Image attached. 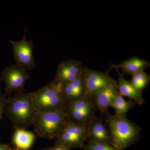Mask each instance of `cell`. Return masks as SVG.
I'll use <instances>...</instances> for the list:
<instances>
[{
  "label": "cell",
  "instance_id": "1",
  "mask_svg": "<svg viewBox=\"0 0 150 150\" xmlns=\"http://www.w3.org/2000/svg\"><path fill=\"white\" fill-rule=\"evenodd\" d=\"M105 115V122L110 133V145L115 149L124 150L139 141L142 129L126 116L108 112Z\"/></svg>",
  "mask_w": 150,
  "mask_h": 150
},
{
  "label": "cell",
  "instance_id": "2",
  "mask_svg": "<svg viewBox=\"0 0 150 150\" xmlns=\"http://www.w3.org/2000/svg\"><path fill=\"white\" fill-rule=\"evenodd\" d=\"M37 111L33 101L32 92L17 93L7 98L4 114L15 129H26L32 125Z\"/></svg>",
  "mask_w": 150,
  "mask_h": 150
},
{
  "label": "cell",
  "instance_id": "3",
  "mask_svg": "<svg viewBox=\"0 0 150 150\" xmlns=\"http://www.w3.org/2000/svg\"><path fill=\"white\" fill-rule=\"evenodd\" d=\"M64 109L37 112L32 125L36 135L46 139H56L68 122Z\"/></svg>",
  "mask_w": 150,
  "mask_h": 150
},
{
  "label": "cell",
  "instance_id": "4",
  "mask_svg": "<svg viewBox=\"0 0 150 150\" xmlns=\"http://www.w3.org/2000/svg\"><path fill=\"white\" fill-rule=\"evenodd\" d=\"M62 88L53 81L32 92L33 101L37 112H48L64 108Z\"/></svg>",
  "mask_w": 150,
  "mask_h": 150
},
{
  "label": "cell",
  "instance_id": "5",
  "mask_svg": "<svg viewBox=\"0 0 150 150\" xmlns=\"http://www.w3.org/2000/svg\"><path fill=\"white\" fill-rule=\"evenodd\" d=\"M64 109L68 121L77 125L88 126L96 116V108L93 97L82 98L65 103Z\"/></svg>",
  "mask_w": 150,
  "mask_h": 150
},
{
  "label": "cell",
  "instance_id": "6",
  "mask_svg": "<svg viewBox=\"0 0 150 150\" xmlns=\"http://www.w3.org/2000/svg\"><path fill=\"white\" fill-rule=\"evenodd\" d=\"M88 126L77 125L68 121L56 139L55 144L67 149L82 148L88 139Z\"/></svg>",
  "mask_w": 150,
  "mask_h": 150
},
{
  "label": "cell",
  "instance_id": "7",
  "mask_svg": "<svg viewBox=\"0 0 150 150\" xmlns=\"http://www.w3.org/2000/svg\"><path fill=\"white\" fill-rule=\"evenodd\" d=\"M0 77L1 81L5 83L6 94L8 96L24 92L25 84L29 79L27 71L16 64L3 69Z\"/></svg>",
  "mask_w": 150,
  "mask_h": 150
},
{
  "label": "cell",
  "instance_id": "8",
  "mask_svg": "<svg viewBox=\"0 0 150 150\" xmlns=\"http://www.w3.org/2000/svg\"><path fill=\"white\" fill-rule=\"evenodd\" d=\"M26 30L21 40L15 41L10 40L13 49V56L16 63L26 71L35 69L36 64L33 54V42L26 39Z\"/></svg>",
  "mask_w": 150,
  "mask_h": 150
},
{
  "label": "cell",
  "instance_id": "9",
  "mask_svg": "<svg viewBox=\"0 0 150 150\" xmlns=\"http://www.w3.org/2000/svg\"><path fill=\"white\" fill-rule=\"evenodd\" d=\"M86 95L93 97L108 87L117 84V81L110 77L108 72L102 73L84 67Z\"/></svg>",
  "mask_w": 150,
  "mask_h": 150
},
{
  "label": "cell",
  "instance_id": "10",
  "mask_svg": "<svg viewBox=\"0 0 150 150\" xmlns=\"http://www.w3.org/2000/svg\"><path fill=\"white\" fill-rule=\"evenodd\" d=\"M84 68L80 61L73 59L65 60L58 65L53 81L63 88L65 85L79 77L83 72Z\"/></svg>",
  "mask_w": 150,
  "mask_h": 150
},
{
  "label": "cell",
  "instance_id": "11",
  "mask_svg": "<svg viewBox=\"0 0 150 150\" xmlns=\"http://www.w3.org/2000/svg\"><path fill=\"white\" fill-rule=\"evenodd\" d=\"M86 96L84 72L74 81L65 85L62 96L65 103L82 98Z\"/></svg>",
  "mask_w": 150,
  "mask_h": 150
},
{
  "label": "cell",
  "instance_id": "12",
  "mask_svg": "<svg viewBox=\"0 0 150 150\" xmlns=\"http://www.w3.org/2000/svg\"><path fill=\"white\" fill-rule=\"evenodd\" d=\"M88 139L110 145V133L107 126L102 119L97 116H96L89 124Z\"/></svg>",
  "mask_w": 150,
  "mask_h": 150
},
{
  "label": "cell",
  "instance_id": "13",
  "mask_svg": "<svg viewBox=\"0 0 150 150\" xmlns=\"http://www.w3.org/2000/svg\"><path fill=\"white\" fill-rule=\"evenodd\" d=\"M118 75V80L117 81V88L118 93L122 96L129 98L133 100L137 104L143 105L144 100L142 96V92L135 88L130 81L126 80L119 71V70L115 69Z\"/></svg>",
  "mask_w": 150,
  "mask_h": 150
},
{
  "label": "cell",
  "instance_id": "14",
  "mask_svg": "<svg viewBox=\"0 0 150 150\" xmlns=\"http://www.w3.org/2000/svg\"><path fill=\"white\" fill-rule=\"evenodd\" d=\"M117 92L118 90L116 84L108 87L94 96L95 106L101 114L105 115L108 112L110 104Z\"/></svg>",
  "mask_w": 150,
  "mask_h": 150
},
{
  "label": "cell",
  "instance_id": "15",
  "mask_svg": "<svg viewBox=\"0 0 150 150\" xmlns=\"http://www.w3.org/2000/svg\"><path fill=\"white\" fill-rule=\"evenodd\" d=\"M150 63L146 60L134 56L123 61L118 64L110 65V68L114 69H121L124 74L132 76L141 71H144L149 67Z\"/></svg>",
  "mask_w": 150,
  "mask_h": 150
},
{
  "label": "cell",
  "instance_id": "16",
  "mask_svg": "<svg viewBox=\"0 0 150 150\" xmlns=\"http://www.w3.org/2000/svg\"><path fill=\"white\" fill-rule=\"evenodd\" d=\"M35 139V134L31 131L25 129H15L12 137L13 148L17 150H29Z\"/></svg>",
  "mask_w": 150,
  "mask_h": 150
},
{
  "label": "cell",
  "instance_id": "17",
  "mask_svg": "<svg viewBox=\"0 0 150 150\" xmlns=\"http://www.w3.org/2000/svg\"><path fill=\"white\" fill-rule=\"evenodd\" d=\"M135 105V103L131 100L124 99L118 91L110 104V107L112 108L115 110V115L126 117V113Z\"/></svg>",
  "mask_w": 150,
  "mask_h": 150
},
{
  "label": "cell",
  "instance_id": "18",
  "mask_svg": "<svg viewBox=\"0 0 150 150\" xmlns=\"http://www.w3.org/2000/svg\"><path fill=\"white\" fill-rule=\"evenodd\" d=\"M132 76V79L130 81L131 83L137 90L142 92L149 83L150 76L144 71L136 73Z\"/></svg>",
  "mask_w": 150,
  "mask_h": 150
},
{
  "label": "cell",
  "instance_id": "19",
  "mask_svg": "<svg viewBox=\"0 0 150 150\" xmlns=\"http://www.w3.org/2000/svg\"><path fill=\"white\" fill-rule=\"evenodd\" d=\"M84 150H116L111 145L106 143L89 140L83 147Z\"/></svg>",
  "mask_w": 150,
  "mask_h": 150
},
{
  "label": "cell",
  "instance_id": "20",
  "mask_svg": "<svg viewBox=\"0 0 150 150\" xmlns=\"http://www.w3.org/2000/svg\"><path fill=\"white\" fill-rule=\"evenodd\" d=\"M1 77H0V120L1 119L3 114L4 112L6 103L7 98H6L5 95L2 92L1 88Z\"/></svg>",
  "mask_w": 150,
  "mask_h": 150
},
{
  "label": "cell",
  "instance_id": "21",
  "mask_svg": "<svg viewBox=\"0 0 150 150\" xmlns=\"http://www.w3.org/2000/svg\"><path fill=\"white\" fill-rule=\"evenodd\" d=\"M43 150H70V149H67V148L65 147L64 146H62V145L55 144L53 146L46 148V149H44Z\"/></svg>",
  "mask_w": 150,
  "mask_h": 150
},
{
  "label": "cell",
  "instance_id": "22",
  "mask_svg": "<svg viewBox=\"0 0 150 150\" xmlns=\"http://www.w3.org/2000/svg\"><path fill=\"white\" fill-rule=\"evenodd\" d=\"M12 149L13 148L9 145L0 144V150H12Z\"/></svg>",
  "mask_w": 150,
  "mask_h": 150
},
{
  "label": "cell",
  "instance_id": "23",
  "mask_svg": "<svg viewBox=\"0 0 150 150\" xmlns=\"http://www.w3.org/2000/svg\"><path fill=\"white\" fill-rule=\"evenodd\" d=\"M12 150H17L15 149H14V148H13Z\"/></svg>",
  "mask_w": 150,
  "mask_h": 150
}]
</instances>
